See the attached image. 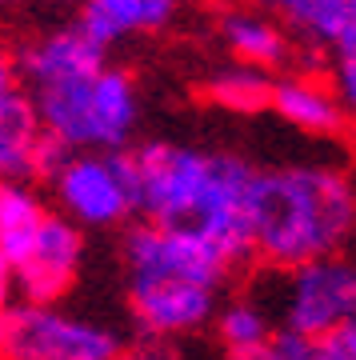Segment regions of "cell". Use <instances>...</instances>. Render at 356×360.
Listing matches in <instances>:
<instances>
[{"label": "cell", "mask_w": 356, "mask_h": 360, "mask_svg": "<svg viewBox=\"0 0 356 360\" xmlns=\"http://www.w3.org/2000/svg\"><path fill=\"white\" fill-rule=\"evenodd\" d=\"M204 101L224 108L232 116H256V112H268V101H272V77L268 72H256V68H244V65H224V68H212L201 84Z\"/></svg>", "instance_id": "17"}, {"label": "cell", "mask_w": 356, "mask_h": 360, "mask_svg": "<svg viewBox=\"0 0 356 360\" xmlns=\"http://www.w3.org/2000/svg\"><path fill=\"white\" fill-rule=\"evenodd\" d=\"M180 0H77L72 25L96 49L113 52L132 37H156L177 25Z\"/></svg>", "instance_id": "14"}, {"label": "cell", "mask_w": 356, "mask_h": 360, "mask_svg": "<svg viewBox=\"0 0 356 360\" xmlns=\"http://www.w3.org/2000/svg\"><path fill=\"white\" fill-rule=\"evenodd\" d=\"M212 328H217V340L224 352H248V348H260L265 340H272L276 324L268 316V309L260 304V296H232L217 309L212 316Z\"/></svg>", "instance_id": "18"}, {"label": "cell", "mask_w": 356, "mask_h": 360, "mask_svg": "<svg viewBox=\"0 0 356 360\" xmlns=\"http://www.w3.org/2000/svg\"><path fill=\"white\" fill-rule=\"evenodd\" d=\"M248 229L253 260L272 272L341 257L356 240V172L324 160L256 168Z\"/></svg>", "instance_id": "2"}, {"label": "cell", "mask_w": 356, "mask_h": 360, "mask_svg": "<svg viewBox=\"0 0 356 360\" xmlns=\"http://www.w3.org/2000/svg\"><path fill=\"white\" fill-rule=\"evenodd\" d=\"M125 156L132 172L136 220L201 236L224 260H232L236 272L253 264V160L177 141H140Z\"/></svg>", "instance_id": "1"}, {"label": "cell", "mask_w": 356, "mask_h": 360, "mask_svg": "<svg viewBox=\"0 0 356 360\" xmlns=\"http://www.w3.org/2000/svg\"><path fill=\"white\" fill-rule=\"evenodd\" d=\"M64 148L49 141L25 84L0 92V184H44Z\"/></svg>", "instance_id": "10"}, {"label": "cell", "mask_w": 356, "mask_h": 360, "mask_svg": "<svg viewBox=\"0 0 356 360\" xmlns=\"http://www.w3.org/2000/svg\"><path fill=\"white\" fill-rule=\"evenodd\" d=\"M324 56H329V84H332V92L341 96V104L348 108V116H352L356 112V16L348 20V28L336 37V44H332Z\"/></svg>", "instance_id": "19"}, {"label": "cell", "mask_w": 356, "mask_h": 360, "mask_svg": "<svg viewBox=\"0 0 356 360\" xmlns=\"http://www.w3.org/2000/svg\"><path fill=\"white\" fill-rule=\"evenodd\" d=\"M265 13L276 16L296 49L324 56L352 20V0H265Z\"/></svg>", "instance_id": "15"}, {"label": "cell", "mask_w": 356, "mask_h": 360, "mask_svg": "<svg viewBox=\"0 0 356 360\" xmlns=\"http://www.w3.org/2000/svg\"><path fill=\"white\" fill-rule=\"evenodd\" d=\"M229 360H284V356H280V348L272 345V340H265L260 348H248V352H232Z\"/></svg>", "instance_id": "23"}, {"label": "cell", "mask_w": 356, "mask_h": 360, "mask_svg": "<svg viewBox=\"0 0 356 360\" xmlns=\"http://www.w3.org/2000/svg\"><path fill=\"white\" fill-rule=\"evenodd\" d=\"M16 4H20V0H0V16H4V13H13Z\"/></svg>", "instance_id": "25"}, {"label": "cell", "mask_w": 356, "mask_h": 360, "mask_svg": "<svg viewBox=\"0 0 356 360\" xmlns=\"http://www.w3.org/2000/svg\"><path fill=\"white\" fill-rule=\"evenodd\" d=\"M352 16H356V0H352Z\"/></svg>", "instance_id": "28"}, {"label": "cell", "mask_w": 356, "mask_h": 360, "mask_svg": "<svg viewBox=\"0 0 356 360\" xmlns=\"http://www.w3.org/2000/svg\"><path fill=\"white\" fill-rule=\"evenodd\" d=\"M44 4H77V0H44Z\"/></svg>", "instance_id": "27"}, {"label": "cell", "mask_w": 356, "mask_h": 360, "mask_svg": "<svg viewBox=\"0 0 356 360\" xmlns=\"http://www.w3.org/2000/svg\"><path fill=\"white\" fill-rule=\"evenodd\" d=\"M125 345L116 328L72 316L61 304L8 300L0 309V356L4 360H113Z\"/></svg>", "instance_id": "6"}, {"label": "cell", "mask_w": 356, "mask_h": 360, "mask_svg": "<svg viewBox=\"0 0 356 360\" xmlns=\"http://www.w3.org/2000/svg\"><path fill=\"white\" fill-rule=\"evenodd\" d=\"M120 260H125L128 284L132 281H192L220 292L232 281V272H236V264L220 257L208 240L192 236V232L160 229V224H148V220L125 224Z\"/></svg>", "instance_id": "7"}, {"label": "cell", "mask_w": 356, "mask_h": 360, "mask_svg": "<svg viewBox=\"0 0 356 360\" xmlns=\"http://www.w3.org/2000/svg\"><path fill=\"white\" fill-rule=\"evenodd\" d=\"M224 4H236V0H224Z\"/></svg>", "instance_id": "29"}, {"label": "cell", "mask_w": 356, "mask_h": 360, "mask_svg": "<svg viewBox=\"0 0 356 360\" xmlns=\"http://www.w3.org/2000/svg\"><path fill=\"white\" fill-rule=\"evenodd\" d=\"M272 296H260L276 328L320 336L356 316V257H320L288 272H272Z\"/></svg>", "instance_id": "5"}, {"label": "cell", "mask_w": 356, "mask_h": 360, "mask_svg": "<svg viewBox=\"0 0 356 360\" xmlns=\"http://www.w3.org/2000/svg\"><path fill=\"white\" fill-rule=\"evenodd\" d=\"M28 96L37 104L40 129L64 153H125L136 144L140 89L136 77L113 60L92 77L49 84Z\"/></svg>", "instance_id": "3"}, {"label": "cell", "mask_w": 356, "mask_h": 360, "mask_svg": "<svg viewBox=\"0 0 356 360\" xmlns=\"http://www.w3.org/2000/svg\"><path fill=\"white\" fill-rule=\"evenodd\" d=\"M20 84V77H16V56H13V44H4L0 40V92H8Z\"/></svg>", "instance_id": "22"}, {"label": "cell", "mask_w": 356, "mask_h": 360, "mask_svg": "<svg viewBox=\"0 0 356 360\" xmlns=\"http://www.w3.org/2000/svg\"><path fill=\"white\" fill-rule=\"evenodd\" d=\"M0 360H4V356H0Z\"/></svg>", "instance_id": "30"}, {"label": "cell", "mask_w": 356, "mask_h": 360, "mask_svg": "<svg viewBox=\"0 0 356 360\" xmlns=\"http://www.w3.org/2000/svg\"><path fill=\"white\" fill-rule=\"evenodd\" d=\"M268 112H276L288 129L305 132V136H320V141H336L348 132V108L341 104V96L332 92L329 77L320 72H280L272 77V101Z\"/></svg>", "instance_id": "12"}, {"label": "cell", "mask_w": 356, "mask_h": 360, "mask_svg": "<svg viewBox=\"0 0 356 360\" xmlns=\"http://www.w3.org/2000/svg\"><path fill=\"white\" fill-rule=\"evenodd\" d=\"M352 245H356V240H352Z\"/></svg>", "instance_id": "31"}, {"label": "cell", "mask_w": 356, "mask_h": 360, "mask_svg": "<svg viewBox=\"0 0 356 360\" xmlns=\"http://www.w3.org/2000/svg\"><path fill=\"white\" fill-rule=\"evenodd\" d=\"M312 360H356V316L312 336Z\"/></svg>", "instance_id": "20"}, {"label": "cell", "mask_w": 356, "mask_h": 360, "mask_svg": "<svg viewBox=\"0 0 356 360\" xmlns=\"http://www.w3.org/2000/svg\"><path fill=\"white\" fill-rule=\"evenodd\" d=\"M217 37L224 44V52L232 56V65L256 68L268 77L288 72V65L296 60L293 37L280 28L276 16H268L265 8H244V4H229L217 16Z\"/></svg>", "instance_id": "13"}, {"label": "cell", "mask_w": 356, "mask_h": 360, "mask_svg": "<svg viewBox=\"0 0 356 360\" xmlns=\"http://www.w3.org/2000/svg\"><path fill=\"white\" fill-rule=\"evenodd\" d=\"M113 360H177V348L165 345V340H148V336H136V340H125L116 348Z\"/></svg>", "instance_id": "21"}, {"label": "cell", "mask_w": 356, "mask_h": 360, "mask_svg": "<svg viewBox=\"0 0 356 360\" xmlns=\"http://www.w3.org/2000/svg\"><path fill=\"white\" fill-rule=\"evenodd\" d=\"M8 300H16V288H13V272H8V264L0 260V309H4Z\"/></svg>", "instance_id": "24"}, {"label": "cell", "mask_w": 356, "mask_h": 360, "mask_svg": "<svg viewBox=\"0 0 356 360\" xmlns=\"http://www.w3.org/2000/svg\"><path fill=\"white\" fill-rule=\"evenodd\" d=\"M348 132H352V136H356V112L348 116Z\"/></svg>", "instance_id": "26"}, {"label": "cell", "mask_w": 356, "mask_h": 360, "mask_svg": "<svg viewBox=\"0 0 356 360\" xmlns=\"http://www.w3.org/2000/svg\"><path fill=\"white\" fill-rule=\"evenodd\" d=\"M13 56H16V77L25 84V92L64 84V80H77V77H92L96 68L108 65V52L96 49L89 37H80L77 25L44 28L37 37L20 40L13 49Z\"/></svg>", "instance_id": "11"}, {"label": "cell", "mask_w": 356, "mask_h": 360, "mask_svg": "<svg viewBox=\"0 0 356 360\" xmlns=\"http://www.w3.org/2000/svg\"><path fill=\"white\" fill-rule=\"evenodd\" d=\"M125 153H64L44 180L52 193V212L72 220L80 232H108L132 224L136 196Z\"/></svg>", "instance_id": "4"}, {"label": "cell", "mask_w": 356, "mask_h": 360, "mask_svg": "<svg viewBox=\"0 0 356 360\" xmlns=\"http://www.w3.org/2000/svg\"><path fill=\"white\" fill-rule=\"evenodd\" d=\"M89 245H84V232L64 220L61 212L44 217L37 240L28 248L20 264L13 269V288L16 300H32V304H61L64 296L77 288L80 269H84Z\"/></svg>", "instance_id": "8"}, {"label": "cell", "mask_w": 356, "mask_h": 360, "mask_svg": "<svg viewBox=\"0 0 356 360\" xmlns=\"http://www.w3.org/2000/svg\"><path fill=\"white\" fill-rule=\"evenodd\" d=\"M220 309V292L192 281H132L128 284V316L136 336L148 340H184L212 324Z\"/></svg>", "instance_id": "9"}, {"label": "cell", "mask_w": 356, "mask_h": 360, "mask_svg": "<svg viewBox=\"0 0 356 360\" xmlns=\"http://www.w3.org/2000/svg\"><path fill=\"white\" fill-rule=\"evenodd\" d=\"M49 208L52 205L37 193V184H0V260L8 272L32 248Z\"/></svg>", "instance_id": "16"}]
</instances>
